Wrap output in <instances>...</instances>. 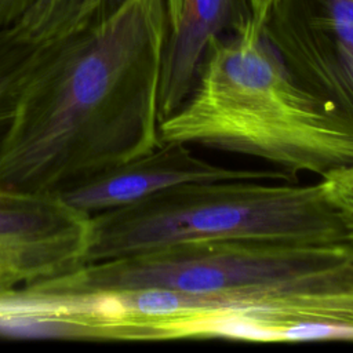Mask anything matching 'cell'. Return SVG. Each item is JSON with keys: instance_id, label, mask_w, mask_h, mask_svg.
Segmentation results:
<instances>
[{"instance_id": "30bf717a", "label": "cell", "mask_w": 353, "mask_h": 353, "mask_svg": "<svg viewBox=\"0 0 353 353\" xmlns=\"http://www.w3.org/2000/svg\"><path fill=\"white\" fill-rule=\"evenodd\" d=\"M328 200L342 214L353 233V165L320 179Z\"/></svg>"}, {"instance_id": "ba28073f", "label": "cell", "mask_w": 353, "mask_h": 353, "mask_svg": "<svg viewBox=\"0 0 353 353\" xmlns=\"http://www.w3.org/2000/svg\"><path fill=\"white\" fill-rule=\"evenodd\" d=\"M222 179L295 181L276 168L251 170L214 164L194 154L190 145L161 142L154 150L108 168L58 196L72 208L92 216L132 204L170 186Z\"/></svg>"}, {"instance_id": "6da1fadb", "label": "cell", "mask_w": 353, "mask_h": 353, "mask_svg": "<svg viewBox=\"0 0 353 353\" xmlns=\"http://www.w3.org/2000/svg\"><path fill=\"white\" fill-rule=\"evenodd\" d=\"M167 0H120L50 43L0 143V188L59 194L160 143Z\"/></svg>"}, {"instance_id": "9c48e42d", "label": "cell", "mask_w": 353, "mask_h": 353, "mask_svg": "<svg viewBox=\"0 0 353 353\" xmlns=\"http://www.w3.org/2000/svg\"><path fill=\"white\" fill-rule=\"evenodd\" d=\"M168 30L163 55L160 123L190 92L208 44L252 18L247 0H167Z\"/></svg>"}, {"instance_id": "277c9868", "label": "cell", "mask_w": 353, "mask_h": 353, "mask_svg": "<svg viewBox=\"0 0 353 353\" xmlns=\"http://www.w3.org/2000/svg\"><path fill=\"white\" fill-rule=\"evenodd\" d=\"M39 283L79 291L353 288V241H192L81 265Z\"/></svg>"}, {"instance_id": "4fadbf2b", "label": "cell", "mask_w": 353, "mask_h": 353, "mask_svg": "<svg viewBox=\"0 0 353 353\" xmlns=\"http://www.w3.org/2000/svg\"><path fill=\"white\" fill-rule=\"evenodd\" d=\"M80 3L97 8L99 11H109L120 0H79Z\"/></svg>"}, {"instance_id": "7c38bea8", "label": "cell", "mask_w": 353, "mask_h": 353, "mask_svg": "<svg viewBox=\"0 0 353 353\" xmlns=\"http://www.w3.org/2000/svg\"><path fill=\"white\" fill-rule=\"evenodd\" d=\"M272 0H247V4L250 7V12L255 21L262 23Z\"/></svg>"}, {"instance_id": "8fae6325", "label": "cell", "mask_w": 353, "mask_h": 353, "mask_svg": "<svg viewBox=\"0 0 353 353\" xmlns=\"http://www.w3.org/2000/svg\"><path fill=\"white\" fill-rule=\"evenodd\" d=\"M36 0H0V32L15 26Z\"/></svg>"}, {"instance_id": "3957f363", "label": "cell", "mask_w": 353, "mask_h": 353, "mask_svg": "<svg viewBox=\"0 0 353 353\" xmlns=\"http://www.w3.org/2000/svg\"><path fill=\"white\" fill-rule=\"evenodd\" d=\"M353 241L319 179L185 182L91 216L83 265L210 240Z\"/></svg>"}, {"instance_id": "8992f818", "label": "cell", "mask_w": 353, "mask_h": 353, "mask_svg": "<svg viewBox=\"0 0 353 353\" xmlns=\"http://www.w3.org/2000/svg\"><path fill=\"white\" fill-rule=\"evenodd\" d=\"M261 25L292 76L353 119V0H272Z\"/></svg>"}, {"instance_id": "5b68a950", "label": "cell", "mask_w": 353, "mask_h": 353, "mask_svg": "<svg viewBox=\"0 0 353 353\" xmlns=\"http://www.w3.org/2000/svg\"><path fill=\"white\" fill-rule=\"evenodd\" d=\"M119 291L128 342L353 341V288Z\"/></svg>"}, {"instance_id": "52a82bcc", "label": "cell", "mask_w": 353, "mask_h": 353, "mask_svg": "<svg viewBox=\"0 0 353 353\" xmlns=\"http://www.w3.org/2000/svg\"><path fill=\"white\" fill-rule=\"evenodd\" d=\"M90 222L58 194L0 188V290L81 266Z\"/></svg>"}, {"instance_id": "7a4b0ae2", "label": "cell", "mask_w": 353, "mask_h": 353, "mask_svg": "<svg viewBox=\"0 0 353 353\" xmlns=\"http://www.w3.org/2000/svg\"><path fill=\"white\" fill-rule=\"evenodd\" d=\"M159 132L161 142L255 157L292 178L353 165V119L292 76L254 18L208 44Z\"/></svg>"}]
</instances>
